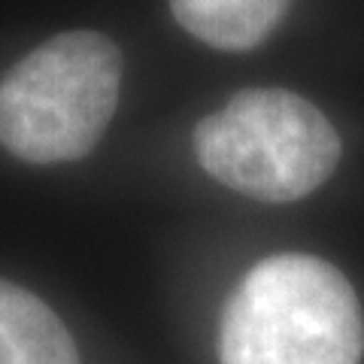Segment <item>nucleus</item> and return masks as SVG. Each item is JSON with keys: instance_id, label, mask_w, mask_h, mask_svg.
I'll return each instance as SVG.
<instances>
[{"instance_id": "2", "label": "nucleus", "mask_w": 364, "mask_h": 364, "mask_svg": "<svg viewBox=\"0 0 364 364\" xmlns=\"http://www.w3.org/2000/svg\"><path fill=\"white\" fill-rule=\"evenodd\" d=\"M122 52L97 31L46 40L0 79V146L31 164L88 155L119 104Z\"/></svg>"}, {"instance_id": "3", "label": "nucleus", "mask_w": 364, "mask_h": 364, "mask_svg": "<svg viewBox=\"0 0 364 364\" xmlns=\"http://www.w3.org/2000/svg\"><path fill=\"white\" fill-rule=\"evenodd\" d=\"M200 167L222 186L264 203L316 191L340 161L334 124L286 88H243L195 128Z\"/></svg>"}, {"instance_id": "5", "label": "nucleus", "mask_w": 364, "mask_h": 364, "mask_svg": "<svg viewBox=\"0 0 364 364\" xmlns=\"http://www.w3.org/2000/svg\"><path fill=\"white\" fill-rule=\"evenodd\" d=\"M173 18L191 37L222 52H246L267 40L289 0H170Z\"/></svg>"}, {"instance_id": "1", "label": "nucleus", "mask_w": 364, "mask_h": 364, "mask_svg": "<svg viewBox=\"0 0 364 364\" xmlns=\"http://www.w3.org/2000/svg\"><path fill=\"white\" fill-rule=\"evenodd\" d=\"M361 306L316 255H273L243 277L222 316V364H358Z\"/></svg>"}, {"instance_id": "4", "label": "nucleus", "mask_w": 364, "mask_h": 364, "mask_svg": "<svg viewBox=\"0 0 364 364\" xmlns=\"http://www.w3.org/2000/svg\"><path fill=\"white\" fill-rule=\"evenodd\" d=\"M0 364H79L73 337L37 294L0 279Z\"/></svg>"}]
</instances>
